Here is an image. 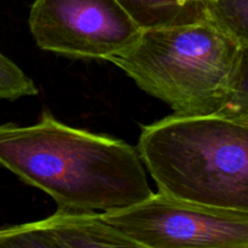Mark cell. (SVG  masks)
<instances>
[{"label": "cell", "instance_id": "6da1fadb", "mask_svg": "<svg viewBox=\"0 0 248 248\" xmlns=\"http://www.w3.org/2000/svg\"><path fill=\"white\" fill-rule=\"evenodd\" d=\"M0 169L48 194L61 210L111 212L154 194L137 148L70 127L50 111L31 126L0 125Z\"/></svg>", "mask_w": 248, "mask_h": 248}, {"label": "cell", "instance_id": "7a4b0ae2", "mask_svg": "<svg viewBox=\"0 0 248 248\" xmlns=\"http://www.w3.org/2000/svg\"><path fill=\"white\" fill-rule=\"evenodd\" d=\"M137 149L159 191L248 212V124L173 114L142 126Z\"/></svg>", "mask_w": 248, "mask_h": 248}, {"label": "cell", "instance_id": "3957f363", "mask_svg": "<svg viewBox=\"0 0 248 248\" xmlns=\"http://www.w3.org/2000/svg\"><path fill=\"white\" fill-rule=\"evenodd\" d=\"M241 46L210 19L142 29L137 40L107 61L124 70L174 115H218Z\"/></svg>", "mask_w": 248, "mask_h": 248}, {"label": "cell", "instance_id": "277c9868", "mask_svg": "<svg viewBox=\"0 0 248 248\" xmlns=\"http://www.w3.org/2000/svg\"><path fill=\"white\" fill-rule=\"evenodd\" d=\"M103 217L128 239L147 248H248V212L154 193Z\"/></svg>", "mask_w": 248, "mask_h": 248}, {"label": "cell", "instance_id": "5b68a950", "mask_svg": "<svg viewBox=\"0 0 248 248\" xmlns=\"http://www.w3.org/2000/svg\"><path fill=\"white\" fill-rule=\"evenodd\" d=\"M28 23L41 50L75 58L108 60L142 31L118 0H34Z\"/></svg>", "mask_w": 248, "mask_h": 248}, {"label": "cell", "instance_id": "8992f818", "mask_svg": "<svg viewBox=\"0 0 248 248\" xmlns=\"http://www.w3.org/2000/svg\"><path fill=\"white\" fill-rule=\"evenodd\" d=\"M140 247L103 213L61 210L46 219L0 228V248Z\"/></svg>", "mask_w": 248, "mask_h": 248}, {"label": "cell", "instance_id": "52a82bcc", "mask_svg": "<svg viewBox=\"0 0 248 248\" xmlns=\"http://www.w3.org/2000/svg\"><path fill=\"white\" fill-rule=\"evenodd\" d=\"M142 29L206 19L201 0H118Z\"/></svg>", "mask_w": 248, "mask_h": 248}, {"label": "cell", "instance_id": "ba28073f", "mask_svg": "<svg viewBox=\"0 0 248 248\" xmlns=\"http://www.w3.org/2000/svg\"><path fill=\"white\" fill-rule=\"evenodd\" d=\"M201 4L206 18L240 46H248V0H201Z\"/></svg>", "mask_w": 248, "mask_h": 248}, {"label": "cell", "instance_id": "9c48e42d", "mask_svg": "<svg viewBox=\"0 0 248 248\" xmlns=\"http://www.w3.org/2000/svg\"><path fill=\"white\" fill-rule=\"evenodd\" d=\"M218 115L248 124V46H241L229 91Z\"/></svg>", "mask_w": 248, "mask_h": 248}, {"label": "cell", "instance_id": "30bf717a", "mask_svg": "<svg viewBox=\"0 0 248 248\" xmlns=\"http://www.w3.org/2000/svg\"><path fill=\"white\" fill-rule=\"evenodd\" d=\"M35 94L38 89L33 80L14 61L0 52V99L16 101Z\"/></svg>", "mask_w": 248, "mask_h": 248}]
</instances>
